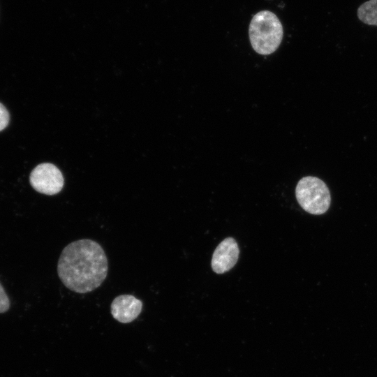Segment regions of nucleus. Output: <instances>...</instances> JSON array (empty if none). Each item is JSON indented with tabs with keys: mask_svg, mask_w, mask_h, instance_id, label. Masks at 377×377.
Wrapping results in <instances>:
<instances>
[{
	"mask_svg": "<svg viewBox=\"0 0 377 377\" xmlns=\"http://www.w3.org/2000/svg\"><path fill=\"white\" fill-rule=\"evenodd\" d=\"M108 270L103 249L89 239L68 244L62 250L57 264L61 281L77 293H87L98 288L105 279Z\"/></svg>",
	"mask_w": 377,
	"mask_h": 377,
	"instance_id": "f257e3e1",
	"label": "nucleus"
},
{
	"mask_svg": "<svg viewBox=\"0 0 377 377\" xmlns=\"http://www.w3.org/2000/svg\"><path fill=\"white\" fill-rule=\"evenodd\" d=\"M239 249L232 237L224 239L215 249L211 261L212 270L223 274L231 269L239 258Z\"/></svg>",
	"mask_w": 377,
	"mask_h": 377,
	"instance_id": "39448f33",
	"label": "nucleus"
},
{
	"mask_svg": "<svg viewBox=\"0 0 377 377\" xmlns=\"http://www.w3.org/2000/svg\"><path fill=\"white\" fill-rule=\"evenodd\" d=\"M31 186L38 192L52 195L59 193L64 184L61 172L52 163L38 165L29 176Z\"/></svg>",
	"mask_w": 377,
	"mask_h": 377,
	"instance_id": "20e7f679",
	"label": "nucleus"
},
{
	"mask_svg": "<svg viewBox=\"0 0 377 377\" xmlns=\"http://www.w3.org/2000/svg\"><path fill=\"white\" fill-rule=\"evenodd\" d=\"M358 18L364 24L377 26V0H369L357 9Z\"/></svg>",
	"mask_w": 377,
	"mask_h": 377,
	"instance_id": "0eeeda50",
	"label": "nucleus"
},
{
	"mask_svg": "<svg viewBox=\"0 0 377 377\" xmlns=\"http://www.w3.org/2000/svg\"><path fill=\"white\" fill-rule=\"evenodd\" d=\"M295 196L302 208L311 214H324L330 205V193L327 185L316 177H302L296 186Z\"/></svg>",
	"mask_w": 377,
	"mask_h": 377,
	"instance_id": "7ed1b4c3",
	"label": "nucleus"
},
{
	"mask_svg": "<svg viewBox=\"0 0 377 377\" xmlns=\"http://www.w3.org/2000/svg\"><path fill=\"white\" fill-rule=\"evenodd\" d=\"M142 309V301L127 294L116 297L110 306L113 318L122 323L134 320L141 313Z\"/></svg>",
	"mask_w": 377,
	"mask_h": 377,
	"instance_id": "423d86ee",
	"label": "nucleus"
},
{
	"mask_svg": "<svg viewBox=\"0 0 377 377\" xmlns=\"http://www.w3.org/2000/svg\"><path fill=\"white\" fill-rule=\"evenodd\" d=\"M9 123V113L6 107L0 103V131H3Z\"/></svg>",
	"mask_w": 377,
	"mask_h": 377,
	"instance_id": "1a4fd4ad",
	"label": "nucleus"
},
{
	"mask_svg": "<svg viewBox=\"0 0 377 377\" xmlns=\"http://www.w3.org/2000/svg\"><path fill=\"white\" fill-rule=\"evenodd\" d=\"M249 34L253 49L260 54L268 55L280 45L283 27L275 14L269 10H262L253 17Z\"/></svg>",
	"mask_w": 377,
	"mask_h": 377,
	"instance_id": "f03ea898",
	"label": "nucleus"
},
{
	"mask_svg": "<svg viewBox=\"0 0 377 377\" xmlns=\"http://www.w3.org/2000/svg\"><path fill=\"white\" fill-rule=\"evenodd\" d=\"M10 307V301L0 283V313L6 312Z\"/></svg>",
	"mask_w": 377,
	"mask_h": 377,
	"instance_id": "6e6552de",
	"label": "nucleus"
}]
</instances>
